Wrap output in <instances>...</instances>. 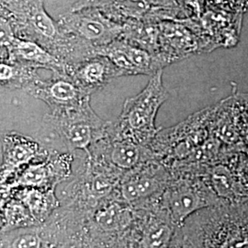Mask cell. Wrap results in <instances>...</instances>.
<instances>
[{
    "label": "cell",
    "instance_id": "6da1fadb",
    "mask_svg": "<svg viewBox=\"0 0 248 248\" xmlns=\"http://www.w3.org/2000/svg\"><path fill=\"white\" fill-rule=\"evenodd\" d=\"M175 247L248 248V200L221 202L192 214L176 232Z\"/></svg>",
    "mask_w": 248,
    "mask_h": 248
},
{
    "label": "cell",
    "instance_id": "7a4b0ae2",
    "mask_svg": "<svg viewBox=\"0 0 248 248\" xmlns=\"http://www.w3.org/2000/svg\"><path fill=\"white\" fill-rule=\"evenodd\" d=\"M168 98L162 70H159L153 75L141 93L125 100L119 127L122 137L131 138L141 144L151 141L158 133L155 127L156 114Z\"/></svg>",
    "mask_w": 248,
    "mask_h": 248
},
{
    "label": "cell",
    "instance_id": "3957f363",
    "mask_svg": "<svg viewBox=\"0 0 248 248\" xmlns=\"http://www.w3.org/2000/svg\"><path fill=\"white\" fill-rule=\"evenodd\" d=\"M207 172L188 173L171 178L162 193L161 204L179 228L192 214L221 202Z\"/></svg>",
    "mask_w": 248,
    "mask_h": 248
},
{
    "label": "cell",
    "instance_id": "277c9868",
    "mask_svg": "<svg viewBox=\"0 0 248 248\" xmlns=\"http://www.w3.org/2000/svg\"><path fill=\"white\" fill-rule=\"evenodd\" d=\"M89 101L46 117L69 150H84L91 159L89 146L103 136L108 124L93 111Z\"/></svg>",
    "mask_w": 248,
    "mask_h": 248
},
{
    "label": "cell",
    "instance_id": "5b68a950",
    "mask_svg": "<svg viewBox=\"0 0 248 248\" xmlns=\"http://www.w3.org/2000/svg\"><path fill=\"white\" fill-rule=\"evenodd\" d=\"M58 27L66 33L97 45L112 43L122 31V27L93 8L72 10L71 13L61 17Z\"/></svg>",
    "mask_w": 248,
    "mask_h": 248
},
{
    "label": "cell",
    "instance_id": "8992f818",
    "mask_svg": "<svg viewBox=\"0 0 248 248\" xmlns=\"http://www.w3.org/2000/svg\"><path fill=\"white\" fill-rule=\"evenodd\" d=\"M221 163L213 166L207 175L216 193L223 200H248V161L246 156L224 155Z\"/></svg>",
    "mask_w": 248,
    "mask_h": 248
},
{
    "label": "cell",
    "instance_id": "52a82bcc",
    "mask_svg": "<svg viewBox=\"0 0 248 248\" xmlns=\"http://www.w3.org/2000/svg\"><path fill=\"white\" fill-rule=\"evenodd\" d=\"M24 89L31 96L47 103L52 112L79 106L90 99V94L81 89L75 80L62 76L42 81L35 75L27 83Z\"/></svg>",
    "mask_w": 248,
    "mask_h": 248
},
{
    "label": "cell",
    "instance_id": "ba28073f",
    "mask_svg": "<svg viewBox=\"0 0 248 248\" xmlns=\"http://www.w3.org/2000/svg\"><path fill=\"white\" fill-rule=\"evenodd\" d=\"M213 133L232 147L240 146L248 139V125L242 98L230 97L213 108Z\"/></svg>",
    "mask_w": 248,
    "mask_h": 248
},
{
    "label": "cell",
    "instance_id": "9c48e42d",
    "mask_svg": "<svg viewBox=\"0 0 248 248\" xmlns=\"http://www.w3.org/2000/svg\"><path fill=\"white\" fill-rule=\"evenodd\" d=\"M102 55L114 63L121 75L155 74L161 70V61L154 60L149 53L123 43H110L102 48Z\"/></svg>",
    "mask_w": 248,
    "mask_h": 248
},
{
    "label": "cell",
    "instance_id": "30bf717a",
    "mask_svg": "<svg viewBox=\"0 0 248 248\" xmlns=\"http://www.w3.org/2000/svg\"><path fill=\"white\" fill-rule=\"evenodd\" d=\"M170 179L168 171L162 166L147 168L124 178L121 186L122 195L127 202H136L163 193Z\"/></svg>",
    "mask_w": 248,
    "mask_h": 248
},
{
    "label": "cell",
    "instance_id": "8fae6325",
    "mask_svg": "<svg viewBox=\"0 0 248 248\" xmlns=\"http://www.w3.org/2000/svg\"><path fill=\"white\" fill-rule=\"evenodd\" d=\"M1 43L9 51L10 60L25 62L31 66L46 67L58 72L60 63L58 60L48 53L43 47L31 41L21 40L1 31Z\"/></svg>",
    "mask_w": 248,
    "mask_h": 248
},
{
    "label": "cell",
    "instance_id": "7c38bea8",
    "mask_svg": "<svg viewBox=\"0 0 248 248\" xmlns=\"http://www.w3.org/2000/svg\"><path fill=\"white\" fill-rule=\"evenodd\" d=\"M120 75L114 63L103 55L79 63L74 69L72 78L81 89L91 94L92 91L102 88L109 80Z\"/></svg>",
    "mask_w": 248,
    "mask_h": 248
},
{
    "label": "cell",
    "instance_id": "4fadbf2b",
    "mask_svg": "<svg viewBox=\"0 0 248 248\" xmlns=\"http://www.w3.org/2000/svg\"><path fill=\"white\" fill-rule=\"evenodd\" d=\"M93 8L103 12L108 18L139 19L148 11L146 0H79L72 10Z\"/></svg>",
    "mask_w": 248,
    "mask_h": 248
},
{
    "label": "cell",
    "instance_id": "5bb4252c",
    "mask_svg": "<svg viewBox=\"0 0 248 248\" xmlns=\"http://www.w3.org/2000/svg\"><path fill=\"white\" fill-rule=\"evenodd\" d=\"M141 143L131 138L123 137L113 142L109 151V159L117 169L123 170L135 169L143 161V151Z\"/></svg>",
    "mask_w": 248,
    "mask_h": 248
},
{
    "label": "cell",
    "instance_id": "9a60e30c",
    "mask_svg": "<svg viewBox=\"0 0 248 248\" xmlns=\"http://www.w3.org/2000/svg\"><path fill=\"white\" fill-rule=\"evenodd\" d=\"M3 144L5 148V164L9 167H18L30 162L38 150L34 141L11 133L5 136Z\"/></svg>",
    "mask_w": 248,
    "mask_h": 248
},
{
    "label": "cell",
    "instance_id": "2e32d148",
    "mask_svg": "<svg viewBox=\"0 0 248 248\" xmlns=\"http://www.w3.org/2000/svg\"><path fill=\"white\" fill-rule=\"evenodd\" d=\"M130 215L129 209L122 204H104L95 213V221L101 230L113 232L125 227L130 222Z\"/></svg>",
    "mask_w": 248,
    "mask_h": 248
},
{
    "label": "cell",
    "instance_id": "e0dca14e",
    "mask_svg": "<svg viewBox=\"0 0 248 248\" xmlns=\"http://www.w3.org/2000/svg\"><path fill=\"white\" fill-rule=\"evenodd\" d=\"M43 240L33 230H21L9 238L4 247L7 248H30L43 247Z\"/></svg>",
    "mask_w": 248,
    "mask_h": 248
},
{
    "label": "cell",
    "instance_id": "ac0fdd59",
    "mask_svg": "<svg viewBox=\"0 0 248 248\" xmlns=\"http://www.w3.org/2000/svg\"><path fill=\"white\" fill-rule=\"evenodd\" d=\"M48 171L43 164L29 167L18 179V184L24 186H42L47 179Z\"/></svg>",
    "mask_w": 248,
    "mask_h": 248
},
{
    "label": "cell",
    "instance_id": "d6986e66",
    "mask_svg": "<svg viewBox=\"0 0 248 248\" xmlns=\"http://www.w3.org/2000/svg\"><path fill=\"white\" fill-rule=\"evenodd\" d=\"M49 195L45 196V194H41L39 191H31L28 195L25 196V202L29 209L31 210V213L32 216H34L36 219H40L44 215V213L48 211L50 202H47L49 200Z\"/></svg>",
    "mask_w": 248,
    "mask_h": 248
},
{
    "label": "cell",
    "instance_id": "ffe728a7",
    "mask_svg": "<svg viewBox=\"0 0 248 248\" xmlns=\"http://www.w3.org/2000/svg\"><path fill=\"white\" fill-rule=\"evenodd\" d=\"M91 194L102 197L105 196L112 189L114 183L111 178L102 175H98L92 179L91 182Z\"/></svg>",
    "mask_w": 248,
    "mask_h": 248
},
{
    "label": "cell",
    "instance_id": "44dd1931",
    "mask_svg": "<svg viewBox=\"0 0 248 248\" xmlns=\"http://www.w3.org/2000/svg\"><path fill=\"white\" fill-rule=\"evenodd\" d=\"M18 70L16 67H13L11 64L6 62H1L0 65V79L2 85L8 86L11 85L12 80L15 79Z\"/></svg>",
    "mask_w": 248,
    "mask_h": 248
},
{
    "label": "cell",
    "instance_id": "7402d4cb",
    "mask_svg": "<svg viewBox=\"0 0 248 248\" xmlns=\"http://www.w3.org/2000/svg\"><path fill=\"white\" fill-rule=\"evenodd\" d=\"M232 7L239 11H248V0H230Z\"/></svg>",
    "mask_w": 248,
    "mask_h": 248
},
{
    "label": "cell",
    "instance_id": "603a6c76",
    "mask_svg": "<svg viewBox=\"0 0 248 248\" xmlns=\"http://www.w3.org/2000/svg\"><path fill=\"white\" fill-rule=\"evenodd\" d=\"M188 5L190 7H192V9H194L197 14L200 15L201 12L202 11L203 8L204 0H186Z\"/></svg>",
    "mask_w": 248,
    "mask_h": 248
},
{
    "label": "cell",
    "instance_id": "cb8c5ba5",
    "mask_svg": "<svg viewBox=\"0 0 248 248\" xmlns=\"http://www.w3.org/2000/svg\"><path fill=\"white\" fill-rule=\"evenodd\" d=\"M210 1H212L215 5L222 6V8H224V9L226 7H229V4H231L230 0H210Z\"/></svg>",
    "mask_w": 248,
    "mask_h": 248
},
{
    "label": "cell",
    "instance_id": "d4e9b609",
    "mask_svg": "<svg viewBox=\"0 0 248 248\" xmlns=\"http://www.w3.org/2000/svg\"><path fill=\"white\" fill-rule=\"evenodd\" d=\"M242 98V101H243V106H244V111H245V116H246V120H247V123L248 125V98L247 97H243Z\"/></svg>",
    "mask_w": 248,
    "mask_h": 248
},
{
    "label": "cell",
    "instance_id": "484cf974",
    "mask_svg": "<svg viewBox=\"0 0 248 248\" xmlns=\"http://www.w3.org/2000/svg\"><path fill=\"white\" fill-rule=\"evenodd\" d=\"M146 1H147V2H151V0H146Z\"/></svg>",
    "mask_w": 248,
    "mask_h": 248
}]
</instances>
